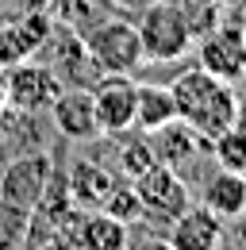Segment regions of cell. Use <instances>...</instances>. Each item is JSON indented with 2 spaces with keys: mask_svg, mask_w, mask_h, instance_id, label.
<instances>
[{
  "mask_svg": "<svg viewBox=\"0 0 246 250\" xmlns=\"http://www.w3.org/2000/svg\"><path fill=\"white\" fill-rule=\"evenodd\" d=\"M85 54L96 73H139L146 58H143V39L131 20H96L89 31H81Z\"/></svg>",
  "mask_w": 246,
  "mask_h": 250,
  "instance_id": "7a4b0ae2",
  "label": "cell"
},
{
  "mask_svg": "<svg viewBox=\"0 0 246 250\" xmlns=\"http://www.w3.org/2000/svg\"><path fill=\"white\" fill-rule=\"evenodd\" d=\"M154 146V162L158 166H165V169H173L181 181H200L204 177V154H208V139H200L196 131L181 120H173V124H165L162 131H154L146 135Z\"/></svg>",
  "mask_w": 246,
  "mask_h": 250,
  "instance_id": "277c9868",
  "label": "cell"
},
{
  "mask_svg": "<svg viewBox=\"0 0 246 250\" xmlns=\"http://www.w3.org/2000/svg\"><path fill=\"white\" fill-rule=\"evenodd\" d=\"M65 188H69V196L81 212H92V208H104L108 192L116 188V173L108 166L92 162V158H77L65 173Z\"/></svg>",
  "mask_w": 246,
  "mask_h": 250,
  "instance_id": "5bb4252c",
  "label": "cell"
},
{
  "mask_svg": "<svg viewBox=\"0 0 246 250\" xmlns=\"http://www.w3.org/2000/svg\"><path fill=\"white\" fill-rule=\"evenodd\" d=\"M135 196H139V208H143V219H162V223H169V219L184 212L188 204H192V188L188 181H181L173 169H165V166H158L154 162L146 173H139L135 181Z\"/></svg>",
  "mask_w": 246,
  "mask_h": 250,
  "instance_id": "52a82bcc",
  "label": "cell"
},
{
  "mask_svg": "<svg viewBox=\"0 0 246 250\" xmlns=\"http://www.w3.org/2000/svg\"><path fill=\"white\" fill-rule=\"evenodd\" d=\"M165 243H169V250H219L227 243V223L192 200L184 212L169 219Z\"/></svg>",
  "mask_w": 246,
  "mask_h": 250,
  "instance_id": "30bf717a",
  "label": "cell"
},
{
  "mask_svg": "<svg viewBox=\"0 0 246 250\" xmlns=\"http://www.w3.org/2000/svg\"><path fill=\"white\" fill-rule=\"evenodd\" d=\"M8 108V77H4V69H0V112Z\"/></svg>",
  "mask_w": 246,
  "mask_h": 250,
  "instance_id": "484cf974",
  "label": "cell"
},
{
  "mask_svg": "<svg viewBox=\"0 0 246 250\" xmlns=\"http://www.w3.org/2000/svg\"><path fill=\"white\" fill-rule=\"evenodd\" d=\"M235 127L246 131V93H239V108H235Z\"/></svg>",
  "mask_w": 246,
  "mask_h": 250,
  "instance_id": "cb8c5ba5",
  "label": "cell"
},
{
  "mask_svg": "<svg viewBox=\"0 0 246 250\" xmlns=\"http://www.w3.org/2000/svg\"><path fill=\"white\" fill-rule=\"evenodd\" d=\"M208 158L219 169H231V173H246V131L239 127H227L223 135H215L208 143Z\"/></svg>",
  "mask_w": 246,
  "mask_h": 250,
  "instance_id": "ac0fdd59",
  "label": "cell"
},
{
  "mask_svg": "<svg viewBox=\"0 0 246 250\" xmlns=\"http://www.w3.org/2000/svg\"><path fill=\"white\" fill-rule=\"evenodd\" d=\"M219 250H246V247H239V243H231V239H227V243H223Z\"/></svg>",
  "mask_w": 246,
  "mask_h": 250,
  "instance_id": "4316f807",
  "label": "cell"
},
{
  "mask_svg": "<svg viewBox=\"0 0 246 250\" xmlns=\"http://www.w3.org/2000/svg\"><path fill=\"white\" fill-rule=\"evenodd\" d=\"M50 120H54L62 139H73V143L100 139L92 89H85V85H62V93L54 96V104H50Z\"/></svg>",
  "mask_w": 246,
  "mask_h": 250,
  "instance_id": "8fae6325",
  "label": "cell"
},
{
  "mask_svg": "<svg viewBox=\"0 0 246 250\" xmlns=\"http://www.w3.org/2000/svg\"><path fill=\"white\" fill-rule=\"evenodd\" d=\"M50 27H54V23H50L42 12H31L23 20L0 23V69H12V65L35 58V54L46 46Z\"/></svg>",
  "mask_w": 246,
  "mask_h": 250,
  "instance_id": "7c38bea8",
  "label": "cell"
},
{
  "mask_svg": "<svg viewBox=\"0 0 246 250\" xmlns=\"http://www.w3.org/2000/svg\"><path fill=\"white\" fill-rule=\"evenodd\" d=\"M23 250H77V247H73V243H69V239L62 235L58 227L50 223V231H46L42 239H39V235H35V231L27 227V239H23Z\"/></svg>",
  "mask_w": 246,
  "mask_h": 250,
  "instance_id": "44dd1931",
  "label": "cell"
},
{
  "mask_svg": "<svg viewBox=\"0 0 246 250\" xmlns=\"http://www.w3.org/2000/svg\"><path fill=\"white\" fill-rule=\"evenodd\" d=\"M196 204H204L223 223L239 219L246 212V173H231V169L215 166L208 177L196 181Z\"/></svg>",
  "mask_w": 246,
  "mask_h": 250,
  "instance_id": "4fadbf2b",
  "label": "cell"
},
{
  "mask_svg": "<svg viewBox=\"0 0 246 250\" xmlns=\"http://www.w3.org/2000/svg\"><path fill=\"white\" fill-rule=\"evenodd\" d=\"M135 73H100L92 85V104H96V127L104 139H120L135 131Z\"/></svg>",
  "mask_w": 246,
  "mask_h": 250,
  "instance_id": "8992f818",
  "label": "cell"
},
{
  "mask_svg": "<svg viewBox=\"0 0 246 250\" xmlns=\"http://www.w3.org/2000/svg\"><path fill=\"white\" fill-rule=\"evenodd\" d=\"M235 23H239V31L246 35V0L239 4V8H235Z\"/></svg>",
  "mask_w": 246,
  "mask_h": 250,
  "instance_id": "d4e9b609",
  "label": "cell"
},
{
  "mask_svg": "<svg viewBox=\"0 0 246 250\" xmlns=\"http://www.w3.org/2000/svg\"><path fill=\"white\" fill-rule=\"evenodd\" d=\"M104 212H108V216H116V219H123V223L143 219V208H139V196H135L131 181H116V188H112V192H108V200H104Z\"/></svg>",
  "mask_w": 246,
  "mask_h": 250,
  "instance_id": "ffe728a7",
  "label": "cell"
},
{
  "mask_svg": "<svg viewBox=\"0 0 246 250\" xmlns=\"http://www.w3.org/2000/svg\"><path fill=\"white\" fill-rule=\"evenodd\" d=\"M154 166V146L146 135H120V150H116V173L123 181H135L139 173H146Z\"/></svg>",
  "mask_w": 246,
  "mask_h": 250,
  "instance_id": "e0dca14e",
  "label": "cell"
},
{
  "mask_svg": "<svg viewBox=\"0 0 246 250\" xmlns=\"http://www.w3.org/2000/svg\"><path fill=\"white\" fill-rule=\"evenodd\" d=\"M31 216H35V212L0 200V250H20V247H23L27 227H31Z\"/></svg>",
  "mask_w": 246,
  "mask_h": 250,
  "instance_id": "d6986e66",
  "label": "cell"
},
{
  "mask_svg": "<svg viewBox=\"0 0 246 250\" xmlns=\"http://www.w3.org/2000/svg\"><path fill=\"white\" fill-rule=\"evenodd\" d=\"M196 65L219 81H246V35L235 20H219L208 35L196 39Z\"/></svg>",
  "mask_w": 246,
  "mask_h": 250,
  "instance_id": "5b68a950",
  "label": "cell"
},
{
  "mask_svg": "<svg viewBox=\"0 0 246 250\" xmlns=\"http://www.w3.org/2000/svg\"><path fill=\"white\" fill-rule=\"evenodd\" d=\"M139 39H143V58L154 65H169V62H181L184 54L192 50V35L184 27L181 12L173 0H146L139 8Z\"/></svg>",
  "mask_w": 246,
  "mask_h": 250,
  "instance_id": "3957f363",
  "label": "cell"
},
{
  "mask_svg": "<svg viewBox=\"0 0 246 250\" xmlns=\"http://www.w3.org/2000/svg\"><path fill=\"white\" fill-rule=\"evenodd\" d=\"M50 177H54V158L46 150L12 158L4 166V173H0V200L35 212L39 200H42V192H46V185H50Z\"/></svg>",
  "mask_w": 246,
  "mask_h": 250,
  "instance_id": "9c48e42d",
  "label": "cell"
},
{
  "mask_svg": "<svg viewBox=\"0 0 246 250\" xmlns=\"http://www.w3.org/2000/svg\"><path fill=\"white\" fill-rule=\"evenodd\" d=\"M235 227H231V243H239V247H246V212L239 219H231Z\"/></svg>",
  "mask_w": 246,
  "mask_h": 250,
  "instance_id": "7402d4cb",
  "label": "cell"
},
{
  "mask_svg": "<svg viewBox=\"0 0 246 250\" xmlns=\"http://www.w3.org/2000/svg\"><path fill=\"white\" fill-rule=\"evenodd\" d=\"M73 247L77 250H127L131 247V223L108 216L104 208L81 212L77 231H73Z\"/></svg>",
  "mask_w": 246,
  "mask_h": 250,
  "instance_id": "9a60e30c",
  "label": "cell"
},
{
  "mask_svg": "<svg viewBox=\"0 0 246 250\" xmlns=\"http://www.w3.org/2000/svg\"><path fill=\"white\" fill-rule=\"evenodd\" d=\"M4 77H8V108L27 112V116L50 112L54 96L62 93L58 69L46 65V62H35V58L12 65V69H4Z\"/></svg>",
  "mask_w": 246,
  "mask_h": 250,
  "instance_id": "ba28073f",
  "label": "cell"
},
{
  "mask_svg": "<svg viewBox=\"0 0 246 250\" xmlns=\"http://www.w3.org/2000/svg\"><path fill=\"white\" fill-rule=\"evenodd\" d=\"M127 250H169V243L165 239H146V243H135V247H127Z\"/></svg>",
  "mask_w": 246,
  "mask_h": 250,
  "instance_id": "603a6c76",
  "label": "cell"
},
{
  "mask_svg": "<svg viewBox=\"0 0 246 250\" xmlns=\"http://www.w3.org/2000/svg\"><path fill=\"white\" fill-rule=\"evenodd\" d=\"M173 104H177V120L188 124L200 139L212 143L215 135H223L227 127H235V108H239V89L231 81H219L208 69L188 65L173 77L169 85Z\"/></svg>",
  "mask_w": 246,
  "mask_h": 250,
  "instance_id": "6da1fadb",
  "label": "cell"
},
{
  "mask_svg": "<svg viewBox=\"0 0 246 250\" xmlns=\"http://www.w3.org/2000/svg\"><path fill=\"white\" fill-rule=\"evenodd\" d=\"M177 120V104L169 85H158V81H139L135 89V131L139 135H154L165 124Z\"/></svg>",
  "mask_w": 246,
  "mask_h": 250,
  "instance_id": "2e32d148",
  "label": "cell"
}]
</instances>
